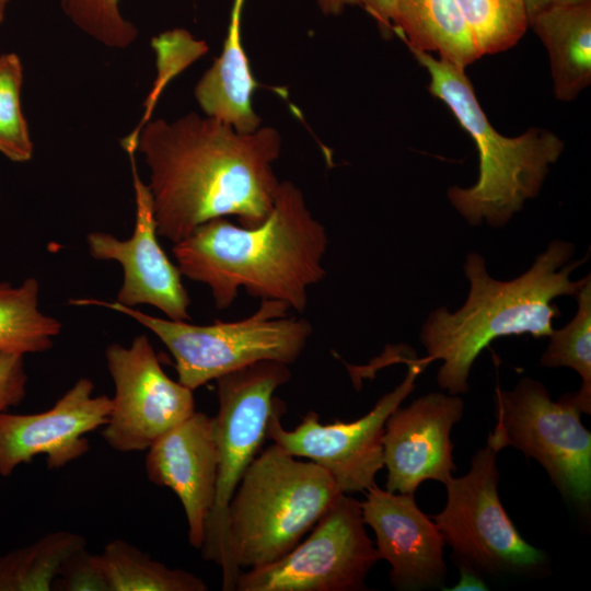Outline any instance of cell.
<instances>
[{
    "label": "cell",
    "instance_id": "cell-2",
    "mask_svg": "<svg viewBox=\"0 0 591 591\" xmlns=\"http://www.w3.org/2000/svg\"><path fill=\"white\" fill-rule=\"evenodd\" d=\"M328 237L302 190L280 182L274 207L258 225L216 218L174 243L182 276L207 285L216 308L230 306L243 288L251 297L306 309L309 289L326 276Z\"/></svg>",
    "mask_w": 591,
    "mask_h": 591
},
{
    "label": "cell",
    "instance_id": "cell-28",
    "mask_svg": "<svg viewBox=\"0 0 591 591\" xmlns=\"http://www.w3.org/2000/svg\"><path fill=\"white\" fill-rule=\"evenodd\" d=\"M51 590L109 591L99 555L89 553L86 546L74 551L60 566Z\"/></svg>",
    "mask_w": 591,
    "mask_h": 591
},
{
    "label": "cell",
    "instance_id": "cell-1",
    "mask_svg": "<svg viewBox=\"0 0 591 591\" xmlns=\"http://www.w3.org/2000/svg\"><path fill=\"white\" fill-rule=\"evenodd\" d=\"M135 134L123 146L139 151L150 170L161 236L176 243L200 224L228 216L255 227L270 213L280 185L273 164L281 136L274 127L244 134L189 113L172 123L149 121Z\"/></svg>",
    "mask_w": 591,
    "mask_h": 591
},
{
    "label": "cell",
    "instance_id": "cell-30",
    "mask_svg": "<svg viewBox=\"0 0 591 591\" xmlns=\"http://www.w3.org/2000/svg\"><path fill=\"white\" fill-rule=\"evenodd\" d=\"M393 1L394 0H316L324 15L341 14L347 7H359L364 10L378 24L381 33L389 37L393 35Z\"/></svg>",
    "mask_w": 591,
    "mask_h": 591
},
{
    "label": "cell",
    "instance_id": "cell-3",
    "mask_svg": "<svg viewBox=\"0 0 591 591\" xmlns=\"http://www.w3.org/2000/svg\"><path fill=\"white\" fill-rule=\"evenodd\" d=\"M573 254L572 243L553 241L525 273L502 281L489 276L482 255L471 252L464 264L470 281L465 303L455 312L447 306L432 311L420 329L427 351L421 362L443 361L437 374L439 387L452 395L467 393L474 361L499 337L549 336L553 321L561 314L553 300L576 296L591 279L588 275L570 280L571 273L588 259L570 262Z\"/></svg>",
    "mask_w": 591,
    "mask_h": 591
},
{
    "label": "cell",
    "instance_id": "cell-26",
    "mask_svg": "<svg viewBox=\"0 0 591 591\" xmlns=\"http://www.w3.org/2000/svg\"><path fill=\"white\" fill-rule=\"evenodd\" d=\"M23 67L18 55L0 56V153L12 162H27L33 142L21 106Z\"/></svg>",
    "mask_w": 591,
    "mask_h": 591
},
{
    "label": "cell",
    "instance_id": "cell-11",
    "mask_svg": "<svg viewBox=\"0 0 591 591\" xmlns=\"http://www.w3.org/2000/svg\"><path fill=\"white\" fill-rule=\"evenodd\" d=\"M408 370L404 380L384 394L364 416L350 422H320L310 410L292 430L280 422L286 412L283 402L271 415L267 439L292 456L306 457L325 470L343 494L368 490L375 485L376 474L384 467L383 433L387 417L414 391L417 376L427 367L420 359L403 358Z\"/></svg>",
    "mask_w": 591,
    "mask_h": 591
},
{
    "label": "cell",
    "instance_id": "cell-8",
    "mask_svg": "<svg viewBox=\"0 0 591 591\" xmlns=\"http://www.w3.org/2000/svg\"><path fill=\"white\" fill-rule=\"evenodd\" d=\"M575 393L553 401L544 384L529 376L509 391L495 390L496 424L487 441L534 459L559 493L580 511L591 502V433L581 422Z\"/></svg>",
    "mask_w": 591,
    "mask_h": 591
},
{
    "label": "cell",
    "instance_id": "cell-13",
    "mask_svg": "<svg viewBox=\"0 0 591 591\" xmlns=\"http://www.w3.org/2000/svg\"><path fill=\"white\" fill-rule=\"evenodd\" d=\"M131 161L136 201V221L131 236L119 240L104 232H92L86 242L91 256L100 260H115L124 271L117 302L126 306L152 305L170 320H190V300L182 282V274L158 241L157 221L150 189L137 171L135 152Z\"/></svg>",
    "mask_w": 591,
    "mask_h": 591
},
{
    "label": "cell",
    "instance_id": "cell-27",
    "mask_svg": "<svg viewBox=\"0 0 591 591\" xmlns=\"http://www.w3.org/2000/svg\"><path fill=\"white\" fill-rule=\"evenodd\" d=\"M121 0H60L69 20L82 32L112 48H126L138 30L120 10Z\"/></svg>",
    "mask_w": 591,
    "mask_h": 591
},
{
    "label": "cell",
    "instance_id": "cell-23",
    "mask_svg": "<svg viewBox=\"0 0 591 591\" xmlns=\"http://www.w3.org/2000/svg\"><path fill=\"white\" fill-rule=\"evenodd\" d=\"M84 546V536L57 531L0 555V591H51L65 559Z\"/></svg>",
    "mask_w": 591,
    "mask_h": 591
},
{
    "label": "cell",
    "instance_id": "cell-7",
    "mask_svg": "<svg viewBox=\"0 0 591 591\" xmlns=\"http://www.w3.org/2000/svg\"><path fill=\"white\" fill-rule=\"evenodd\" d=\"M291 378L288 364L260 361L217 379L219 409L213 417L219 464L216 496L208 517L202 558L222 569V589L235 590L227 540V515L235 489L267 439L269 419L282 403L274 396Z\"/></svg>",
    "mask_w": 591,
    "mask_h": 591
},
{
    "label": "cell",
    "instance_id": "cell-15",
    "mask_svg": "<svg viewBox=\"0 0 591 591\" xmlns=\"http://www.w3.org/2000/svg\"><path fill=\"white\" fill-rule=\"evenodd\" d=\"M463 414V399L441 392L398 406L387 417L382 439L386 490L415 494L425 480L444 484L451 478L456 470L451 430Z\"/></svg>",
    "mask_w": 591,
    "mask_h": 591
},
{
    "label": "cell",
    "instance_id": "cell-10",
    "mask_svg": "<svg viewBox=\"0 0 591 591\" xmlns=\"http://www.w3.org/2000/svg\"><path fill=\"white\" fill-rule=\"evenodd\" d=\"M289 553L242 570L237 591H360L380 560L366 531L361 501L340 494L317 523Z\"/></svg>",
    "mask_w": 591,
    "mask_h": 591
},
{
    "label": "cell",
    "instance_id": "cell-6",
    "mask_svg": "<svg viewBox=\"0 0 591 591\" xmlns=\"http://www.w3.org/2000/svg\"><path fill=\"white\" fill-rule=\"evenodd\" d=\"M74 305H99L125 314L150 329L175 359L178 382L190 390L260 361L291 364L304 350L313 328L305 318L290 317V306L262 300L240 321L195 325L142 313L117 301L73 299Z\"/></svg>",
    "mask_w": 591,
    "mask_h": 591
},
{
    "label": "cell",
    "instance_id": "cell-16",
    "mask_svg": "<svg viewBox=\"0 0 591 591\" xmlns=\"http://www.w3.org/2000/svg\"><path fill=\"white\" fill-rule=\"evenodd\" d=\"M361 510L366 525L375 534L379 558L391 566L393 588L443 587L445 542L432 518L418 508L414 494L392 493L375 484L367 490Z\"/></svg>",
    "mask_w": 591,
    "mask_h": 591
},
{
    "label": "cell",
    "instance_id": "cell-19",
    "mask_svg": "<svg viewBox=\"0 0 591 591\" xmlns=\"http://www.w3.org/2000/svg\"><path fill=\"white\" fill-rule=\"evenodd\" d=\"M528 24L548 53L555 96L575 100L591 83V0L549 5Z\"/></svg>",
    "mask_w": 591,
    "mask_h": 591
},
{
    "label": "cell",
    "instance_id": "cell-29",
    "mask_svg": "<svg viewBox=\"0 0 591 591\" xmlns=\"http://www.w3.org/2000/svg\"><path fill=\"white\" fill-rule=\"evenodd\" d=\"M26 382L24 355L0 351V414L24 399Z\"/></svg>",
    "mask_w": 591,
    "mask_h": 591
},
{
    "label": "cell",
    "instance_id": "cell-12",
    "mask_svg": "<svg viewBox=\"0 0 591 591\" xmlns=\"http://www.w3.org/2000/svg\"><path fill=\"white\" fill-rule=\"evenodd\" d=\"M115 394L102 436L118 452L144 451L195 412L193 390L163 371L148 337L105 350Z\"/></svg>",
    "mask_w": 591,
    "mask_h": 591
},
{
    "label": "cell",
    "instance_id": "cell-18",
    "mask_svg": "<svg viewBox=\"0 0 591 591\" xmlns=\"http://www.w3.org/2000/svg\"><path fill=\"white\" fill-rule=\"evenodd\" d=\"M245 0H233L227 36L220 56L195 88V97L205 115L253 132L262 119L252 101L257 86L241 38V18Z\"/></svg>",
    "mask_w": 591,
    "mask_h": 591
},
{
    "label": "cell",
    "instance_id": "cell-32",
    "mask_svg": "<svg viewBox=\"0 0 591 591\" xmlns=\"http://www.w3.org/2000/svg\"><path fill=\"white\" fill-rule=\"evenodd\" d=\"M575 0H523L528 21L541 10L561 2H568Z\"/></svg>",
    "mask_w": 591,
    "mask_h": 591
},
{
    "label": "cell",
    "instance_id": "cell-4",
    "mask_svg": "<svg viewBox=\"0 0 591 591\" xmlns=\"http://www.w3.org/2000/svg\"><path fill=\"white\" fill-rule=\"evenodd\" d=\"M409 50L429 73V92L449 107L478 150V179L468 188H449L451 205L471 225L483 220L494 228L506 225L525 200L537 196L549 165L563 153L564 141L536 127L512 138L499 134L485 115L465 68L430 53Z\"/></svg>",
    "mask_w": 591,
    "mask_h": 591
},
{
    "label": "cell",
    "instance_id": "cell-17",
    "mask_svg": "<svg viewBox=\"0 0 591 591\" xmlns=\"http://www.w3.org/2000/svg\"><path fill=\"white\" fill-rule=\"evenodd\" d=\"M147 451V477L176 494L186 514L189 544L200 549L215 501L219 464L213 417L195 410Z\"/></svg>",
    "mask_w": 591,
    "mask_h": 591
},
{
    "label": "cell",
    "instance_id": "cell-25",
    "mask_svg": "<svg viewBox=\"0 0 591 591\" xmlns=\"http://www.w3.org/2000/svg\"><path fill=\"white\" fill-rule=\"evenodd\" d=\"M482 56L514 46L529 27L523 0H455Z\"/></svg>",
    "mask_w": 591,
    "mask_h": 591
},
{
    "label": "cell",
    "instance_id": "cell-31",
    "mask_svg": "<svg viewBox=\"0 0 591 591\" xmlns=\"http://www.w3.org/2000/svg\"><path fill=\"white\" fill-rule=\"evenodd\" d=\"M460 568V581L453 588L449 589L452 591H463V590H488L486 583L476 570L464 566L457 565Z\"/></svg>",
    "mask_w": 591,
    "mask_h": 591
},
{
    "label": "cell",
    "instance_id": "cell-21",
    "mask_svg": "<svg viewBox=\"0 0 591 591\" xmlns=\"http://www.w3.org/2000/svg\"><path fill=\"white\" fill-rule=\"evenodd\" d=\"M38 292L35 278L19 286L0 282V351L26 355L53 347L61 324L39 311Z\"/></svg>",
    "mask_w": 591,
    "mask_h": 591
},
{
    "label": "cell",
    "instance_id": "cell-9",
    "mask_svg": "<svg viewBox=\"0 0 591 591\" xmlns=\"http://www.w3.org/2000/svg\"><path fill=\"white\" fill-rule=\"evenodd\" d=\"M498 453L487 441L473 455L465 475L444 483L447 503L432 520L456 565L480 575L534 576L545 569L547 555L520 535L501 503Z\"/></svg>",
    "mask_w": 591,
    "mask_h": 591
},
{
    "label": "cell",
    "instance_id": "cell-20",
    "mask_svg": "<svg viewBox=\"0 0 591 591\" xmlns=\"http://www.w3.org/2000/svg\"><path fill=\"white\" fill-rule=\"evenodd\" d=\"M392 24L409 49L462 68L482 57L455 0H394Z\"/></svg>",
    "mask_w": 591,
    "mask_h": 591
},
{
    "label": "cell",
    "instance_id": "cell-22",
    "mask_svg": "<svg viewBox=\"0 0 591 591\" xmlns=\"http://www.w3.org/2000/svg\"><path fill=\"white\" fill-rule=\"evenodd\" d=\"M109 591H207L205 581L172 569L124 540L106 544L99 555Z\"/></svg>",
    "mask_w": 591,
    "mask_h": 591
},
{
    "label": "cell",
    "instance_id": "cell-5",
    "mask_svg": "<svg viewBox=\"0 0 591 591\" xmlns=\"http://www.w3.org/2000/svg\"><path fill=\"white\" fill-rule=\"evenodd\" d=\"M340 494L325 470L312 461H297L273 442L252 461L229 505L227 540L233 568L240 573L289 553Z\"/></svg>",
    "mask_w": 591,
    "mask_h": 591
},
{
    "label": "cell",
    "instance_id": "cell-33",
    "mask_svg": "<svg viewBox=\"0 0 591 591\" xmlns=\"http://www.w3.org/2000/svg\"><path fill=\"white\" fill-rule=\"evenodd\" d=\"M9 1L10 0H0V24L4 20V15H5V11H7V7H8Z\"/></svg>",
    "mask_w": 591,
    "mask_h": 591
},
{
    "label": "cell",
    "instance_id": "cell-14",
    "mask_svg": "<svg viewBox=\"0 0 591 591\" xmlns=\"http://www.w3.org/2000/svg\"><path fill=\"white\" fill-rule=\"evenodd\" d=\"M94 383L79 379L55 404L36 414H0V475L45 455L49 470L60 468L90 450L86 433L103 427L112 401L93 395Z\"/></svg>",
    "mask_w": 591,
    "mask_h": 591
},
{
    "label": "cell",
    "instance_id": "cell-24",
    "mask_svg": "<svg viewBox=\"0 0 591 591\" xmlns=\"http://www.w3.org/2000/svg\"><path fill=\"white\" fill-rule=\"evenodd\" d=\"M578 309L563 328L553 331L547 349L541 357L546 368L567 367L582 379L575 393L582 413H591V279L576 294Z\"/></svg>",
    "mask_w": 591,
    "mask_h": 591
}]
</instances>
